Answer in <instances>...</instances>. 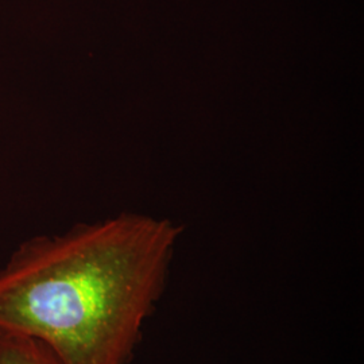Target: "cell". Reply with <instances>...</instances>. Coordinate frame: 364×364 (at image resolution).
<instances>
[{
  "mask_svg": "<svg viewBox=\"0 0 364 364\" xmlns=\"http://www.w3.org/2000/svg\"><path fill=\"white\" fill-rule=\"evenodd\" d=\"M181 232L120 213L28 239L0 269V329L38 340L63 364H130Z\"/></svg>",
  "mask_w": 364,
  "mask_h": 364,
  "instance_id": "1",
  "label": "cell"
},
{
  "mask_svg": "<svg viewBox=\"0 0 364 364\" xmlns=\"http://www.w3.org/2000/svg\"><path fill=\"white\" fill-rule=\"evenodd\" d=\"M0 364H63L36 338L0 329Z\"/></svg>",
  "mask_w": 364,
  "mask_h": 364,
  "instance_id": "2",
  "label": "cell"
}]
</instances>
